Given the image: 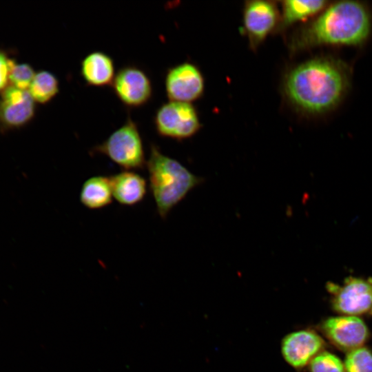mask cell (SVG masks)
<instances>
[{"label": "cell", "instance_id": "5", "mask_svg": "<svg viewBox=\"0 0 372 372\" xmlns=\"http://www.w3.org/2000/svg\"><path fill=\"white\" fill-rule=\"evenodd\" d=\"M326 288L337 312L353 316L372 314V277L350 276L342 285L327 282Z\"/></svg>", "mask_w": 372, "mask_h": 372}, {"label": "cell", "instance_id": "6", "mask_svg": "<svg viewBox=\"0 0 372 372\" xmlns=\"http://www.w3.org/2000/svg\"><path fill=\"white\" fill-rule=\"evenodd\" d=\"M154 123L157 133L177 140L194 135L199 129L198 115L189 103L171 101L156 111Z\"/></svg>", "mask_w": 372, "mask_h": 372}, {"label": "cell", "instance_id": "9", "mask_svg": "<svg viewBox=\"0 0 372 372\" xmlns=\"http://www.w3.org/2000/svg\"><path fill=\"white\" fill-rule=\"evenodd\" d=\"M165 85L167 95L171 101L189 103L203 93L204 81L195 65L183 63L167 71Z\"/></svg>", "mask_w": 372, "mask_h": 372}, {"label": "cell", "instance_id": "13", "mask_svg": "<svg viewBox=\"0 0 372 372\" xmlns=\"http://www.w3.org/2000/svg\"><path fill=\"white\" fill-rule=\"evenodd\" d=\"M112 195L121 205L134 206L147 194V181L135 171L123 170L110 176Z\"/></svg>", "mask_w": 372, "mask_h": 372}, {"label": "cell", "instance_id": "1", "mask_svg": "<svg viewBox=\"0 0 372 372\" xmlns=\"http://www.w3.org/2000/svg\"><path fill=\"white\" fill-rule=\"evenodd\" d=\"M349 83L350 72L345 63L331 56H320L294 68L287 77L285 90L299 109L318 114L337 106Z\"/></svg>", "mask_w": 372, "mask_h": 372}, {"label": "cell", "instance_id": "2", "mask_svg": "<svg viewBox=\"0 0 372 372\" xmlns=\"http://www.w3.org/2000/svg\"><path fill=\"white\" fill-rule=\"evenodd\" d=\"M371 28V13L365 4L356 1H338L329 4L302 29L296 45L299 48L360 45L369 37Z\"/></svg>", "mask_w": 372, "mask_h": 372}, {"label": "cell", "instance_id": "17", "mask_svg": "<svg viewBox=\"0 0 372 372\" xmlns=\"http://www.w3.org/2000/svg\"><path fill=\"white\" fill-rule=\"evenodd\" d=\"M59 92V81L56 76L45 70L35 74L29 87L33 99L40 103L50 101Z\"/></svg>", "mask_w": 372, "mask_h": 372}, {"label": "cell", "instance_id": "14", "mask_svg": "<svg viewBox=\"0 0 372 372\" xmlns=\"http://www.w3.org/2000/svg\"><path fill=\"white\" fill-rule=\"evenodd\" d=\"M81 75L92 86L112 85L116 75L114 61L103 52H92L82 60Z\"/></svg>", "mask_w": 372, "mask_h": 372}, {"label": "cell", "instance_id": "16", "mask_svg": "<svg viewBox=\"0 0 372 372\" xmlns=\"http://www.w3.org/2000/svg\"><path fill=\"white\" fill-rule=\"evenodd\" d=\"M325 0L298 1L283 2V23L289 25L320 13L327 6Z\"/></svg>", "mask_w": 372, "mask_h": 372}, {"label": "cell", "instance_id": "10", "mask_svg": "<svg viewBox=\"0 0 372 372\" xmlns=\"http://www.w3.org/2000/svg\"><path fill=\"white\" fill-rule=\"evenodd\" d=\"M322 338L311 330H300L285 335L281 342V353L285 362L296 369L304 367L324 347Z\"/></svg>", "mask_w": 372, "mask_h": 372}, {"label": "cell", "instance_id": "7", "mask_svg": "<svg viewBox=\"0 0 372 372\" xmlns=\"http://www.w3.org/2000/svg\"><path fill=\"white\" fill-rule=\"evenodd\" d=\"M117 98L129 107H139L152 99L153 87L147 73L136 65H125L116 73L112 83Z\"/></svg>", "mask_w": 372, "mask_h": 372}, {"label": "cell", "instance_id": "15", "mask_svg": "<svg viewBox=\"0 0 372 372\" xmlns=\"http://www.w3.org/2000/svg\"><path fill=\"white\" fill-rule=\"evenodd\" d=\"M112 191L110 177L94 176L87 178L82 185L79 200L89 209H103L111 204Z\"/></svg>", "mask_w": 372, "mask_h": 372}, {"label": "cell", "instance_id": "12", "mask_svg": "<svg viewBox=\"0 0 372 372\" xmlns=\"http://www.w3.org/2000/svg\"><path fill=\"white\" fill-rule=\"evenodd\" d=\"M275 5L267 1H252L247 3L244 11L246 32L254 43L262 41L272 30L277 21Z\"/></svg>", "mask_w": 372, "mask_h": 372}, {"label": "cell", "instance_id": "18", "mask_svg": "<svg viewBox=\"0 0 372 372\" xmlns=\"http://www.w3.org/2000/svg\"><path fill=\"white\" fill-rule=\"evenodd\" d=\"M346 372H372V353L359 347L349 352L344 362Z\"/></svg>", "mask_w": 372, "mask_h": 372}, {"label": "cell", "instance_id": "21", "mask_svg": "<svg viewBox=\"0 0 372 372\" xmlns=\"http://www.w3.org/2000/svg\"><path fill=\"white\" fill-rule=\"evenodd\" d=\"M14 62L0 51V90L3 89L9 79L10 70Z\"/></svg>", "mask_w": 372, "mask_h": 372}, {"label": "cell", "instance_id": "20", "mask_svg": "<svg viewBox=\"0 0 372 372\" xmlns=\"http://www.w3.org/2000/svg\"><path fill=\"white\" fill-rule=\"evenodd\" d=\"M32 68L26 64H13L9 74V80L13 86L23 90H27L34 77Z\"/></svg>", "mask_w": 372, "mask_h": 372}, {"label": "cell", "instance_id": "3", "mask_svg": "<svg viewBox=\"0 0 372 372\" xmlns=\"http://www.w3.org/2000/svg\"><path fill=\"white\" fill-rule=\"evenodd\" d=\"M145 167L156 211L162 219L203 181L178 161L163 154L155 144L150 145Z\"/></svg>", "mask_w": 372, "mask_h": 372}, {"label": "cell", "instance_id": "8", "mask_svg": "<svg viewBox=\"0 0 372 372\" xmlns=\"http://www.w3.org/2000/svg\"><path fill=\"white\" fill-rule=\"evenodd\" d=\"M325 336L338 348L351 351L361 347L369 336L364 321L358 316L330 317L320 325Z\"/></svg>", "mask_w": 372, "mask_h": 372}, {"label": "cell", "instance_id": "19", "mask_svg": "<svg viewBox=\"0 0 372 372\" xmlns=\"http://www.w3.org/2000/svg\"><path fill=\"white\" fill-rule=\"evenodd\" d=\"M311 372H346L341 360L335 355L322 351L309 363Z\"/></svg>", "mask_w": 372, "mask_h": 372}, {"label": "cell", "instance_id": "11", "mask_svg": "<svg viewBox=\"0 0 372 372\" xmlns=\"http://www.w3.org/2000/svg\"><path fill=\"white\" fill-rule=\"evenodd\" d=\"M34 101L29 91L14 86L6 87L0 99V123L7 127L24 125L34 115Z\"/></svg>", "mask_w": 372, "mask_h": 372}, {"label": "cell", "instance_id": "4", "mask_svg": "<svg viewBox=\"0 0 372 372\" xmlns=\"http://www.w3.org/2000/svg\"><path fill=\"white\" fill-rule=\"evenodd\" d=\"M90 154L104 155L124 170L143 169L146 165L143 143L137 124L130 116Z\"/></svg>", "mask_w": 372, "mask_h": 372}]
</instances>
